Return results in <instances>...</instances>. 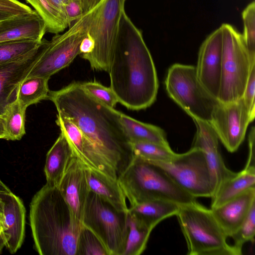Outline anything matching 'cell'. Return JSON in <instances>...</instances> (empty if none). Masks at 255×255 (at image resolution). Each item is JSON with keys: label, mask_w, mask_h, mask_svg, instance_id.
<instances>
[{"label": "cell", "mask_w": 255, "mask_h": 255, "mask_svg": "<svg viewBox=\"0 0 255 255\" xmlns=\"http://www.w3.org/2000/svg\"><path fill=\"white\" fill-rule=\"evenodd\" d=\"M255 203V187H254L211 210L226 236L231 237L243 223Z\"/></svg>", "instance_id": "20"}, {"label": "cell", "mask_w": 255, "mask_h": 255, "mask_svg": "<svg viewBox=\"0 0 255 255\" xmlns=\"http://www.w3.org/2000/svg\"><path fill=\"white\" fill-rule=\"evenodd\" d=\"M49 80L41 77H26L20 83L17 90L16 100L23 109L26 110L31 105L48 99Z\"/></svg>", "instance_id": "27"}, {"label": "cell", "mask_w": 255, "mask_h": 255, "mask_svg": "<svg viewBox=\"0 0 255 255\" xmlns=\"http://www.w3.org/2000/svg\"><path fill=\"white\" fill-rule=\"evenodd\" d=\"M3 210H4V203L1 197L0 196V221L3 224Z\"/></svg>", "instance_id": "45"}, {"label": "cell", "mask_w": 255, "mask_h": 255, "mask_svg": "<svg viewBox=\"0 0 255 255\" xmlns=\"http://www.w3.org/2000/svg\"><path fill=\"white\" fill-rule=\"evenodd\" d=\"M128 212L116 210L90 191L82 225L97 237L108 255H123L128 234Z\"/></svg>", "instance_id": "8"}, {"label": "cell", "mask_w": 255, "mask_h": 255, "mask_svg": "<svg viewBox=\"0 0 255 255\" xmlns=\"http://www.w3.org/2000/svg\"><path fill=\"white\" fill-rule=\"evenodd\" d=\"M83 5L84 13L85 14L90 11L98 5L102 0H81Z\"/></svg>", "instance_id": "41"}, {"label": "cell", "mask_w": 255, "mask_h": 255, "mask_svg": "<svg viewBox=\"0 0 255 255\" xmlns=\"http://www.w3.org/2000/svg\"><path fill=\"white\" fill-rule=\"evenodd\" d=\"M48 99L58 114L73 123L116 165L119 175L132 158L121 113L92 96L79 82L50 91Z\"/></svg>", "instance_id": "2"}, {"label": "cell", "mask_w": 255, "mask_h": 255, "mask_svg": "<svg viewBox=\"0 0 255 255\" xmlns=\"http://www.w3.org/2000/svg\"><path fill=\"white\" fill-rule=\"evenodd\" d=\"M255 129L253 127L249 132L248 136L249 153L246 163V166H255Z\"/></svg>", "instance_id": "39"}, {"label": "cell", "mask_w": 255, "mask_h": 255, "mask_svg": "<svg viewBox=\"0 0 255 255\" xmlns=\"http://www.w3.org/2000/svg\"><path fill=\"white\" fill-rule=\"evenodd\" d=\"M11 190L0 179V193H10Z\"/></svg>", "instance_id": "44"}, {"label": "cell", "mask_w": 255, "mask_h": 255, "mask_svg": "<svg viewBox=\"0 0 255 255\" xmlns=\"http://www.w3.org/2000/svg\"><path fill=\"white\" fill-rule=\"evenodd\" d=\"M128 234L123 255H139L146 249L152 230L128 212Z\"/></svg>", "instance_id": "28"}, {"label": "cell", "mask_w": 255, "mask_h": 255, "mask_svg": "<svg viewBox=\"0 0 255 255\" xmlns=\"http://www.w3.org/2000/svg\"><path fill=\"white\" fill-rule=\"evenodd\" d=\"M242 17L244 25V41L250 61L255 63V3L253 1L244 10Z\"/></svg>", "instance_id": "32"}, {"label": "cell", "mask_w": 255, "mask_h": 255, "mask_svg": "<svg viewBox=\"0 0 255 255\" xmlns=\"http://www.w3.org/2000/svg\"><path fill=\"white\" fill-rule=\"evenodd\" d=\"M118 181L130 206L153 200H164L184 205L195 197L180 187L159 166L132 157L119 173Z\"/></svg>", "instance_id": "4"}, {"label": "cell", "mask_w": 255, "mask_h": 255, "mask_svg": "<svg viewBox=\"0 0 255 255\" xmlns=\"http://www.w3.org/2000/svg\"><path fill=\"white\" fill-rule=\"evenodd\" d=\"M29 222L34 247L41 255H76L81 228L56 186L46 184L33 197Z\"/></svg>", "instance_id": "3"}, {"label": "cell", "mask_w": 255, "mask_h": 255, "mask_svg": "<svg viewBox=\"0 0 255 255\" xmlns=\"http://www.w3.org/2000/svg\"><path fill=\"white\" fill-rule=\"evenodd\" d=\"M73 156L70 143L64 132L61 130L59 136L46 155L44 171L47 184L58 186Z\"/></svg>", "instance_id": "21"}, {"label": "cell", "mask_w": 255, "mask_h": 255, "mask_svg": "<svg viewBox=\"0 0 255 255\" xmlns=\"http://www.w3.org/2000/svg\"><path fill=\"white\" fill-rule=\"evenodd\" d=\"M125 1L102 0L94 9L88 34L94 41V47L91 53L82 54L93 69L108 71Z\"/></svg>", "instance_id": "10"}, {"label": "cell", "mask_w": 255, "mask_h": 255, "mask_svg": "<svg viewBox=\"0 0 255 255\" xmlns=\"http://www.w3.org/2000/svg\"><path fill=\"white\" fill-rule=\"evenodd\" d=\"M222 64L218 100L227 103L242 98L252 64L243 35L232 25L222 24Z\"/></svg>", "instance_id": "6"}, {"label": "cell", "mask_w": 255, "mask_h": 255, "mask_svg": "<svg viewBox=\"0 0 255 255\" xmlns=\"http://www.w3.org/2000/svg\"><path fill=\"white\" fill-rule=\"evenodd\" d=\"M42 40L22 39L0 43V64L17 60L28 56L39 48Z\"/></svg>", "instance_id": "30"}, {"label": "cell", "mask_w": 255, "mask_h": 255, "mask_svg": "<svg viewBox=\"0 0 255 255\" xmlns=\"http://www.w3.org/2000/svg\"><path fill=\"white\" fill-rule=\"evenodd\" d=\"M57 187L69 207L74 224L82 227L84 207L90 190L86 168L75 155L69 161Z\"/></svg>", "instance_id": "15"}, {"label": "cell", "mask_w": 255, "mask_h": 255, "mask_svg": "<svg viewBox=\"0 0 255 255\" xmlns=\"http://www.w3.org/2000/svg\"><path fill=\"white\" fill-rule=\"evenodd\" d=\"M120 121L130 142H152L169 146L166 133L160 128L136 120L122 113Z\"/></svg>", "instance_id": "25"}, {"label": "cell", "mask_w": 255, "mask_h": 255, "mask_svg": "<svg viewBox=\"0 0 255 255\" xmlns=\"http://www.w3.org/2000/svg\"><path fill=\"white\" fill-rule=\"evenodd\" d=\"M6 239L3 233H0V254L1 253L2 250L5 246Z\"/></svg>", "instance_id": "43"}, {"label": "cell", "mask_w": 255, "mask_h": 255, "mask_svg": "<svg viewBox=\"0 0 255 255\" xmlns=\"http://www.w3.org/2000/svg\"><path fill=\"white\" fill-rule=\"evenodd\" d=\"M132 157L148 162H169L176 156L170 146L145 142H130Z\"/></svg>", "instance_id": "29"}, {"label": "cell", "mask_w": 255, "mask_h": 255, "mask_svg": "<svg viewBox=\"0 0 255 255\" xmlns=\"http://www.w3.org/2000/svg\"><path fill=\"white\" fill-rule=\"evenodd\" d=\"M82 87L92 96L109 106L114 108L118 103V98L110 87L97 82L81 83Z\"/></svg>", "instance_id": "35"}, {"label": "cell", "mask_w": 255, "mask_h": 255, "mask_svg": "<svg viewBox=\"0 0 255 255\" xmlns=\"http://www.w3.org/2000/svg\"></svg>", "instance_id": "48"}, {"label": "cell", "mask_w": 255, "mask_h": 255, "mask_svg": "<svg viewBox=\"0 0 255 255\" xmlns=\"http://www.w3.org/2000/svg\"><path fill=\"white\" fill-rule=\"evenodd\" d=\"M76 255H108L97 237L83 226L79 234Z\"/></svg>", "instance_id": "33"}, {"label": "cell", "mask_w": 255, "mask_h": 255, "mask_svg": "<svg viewBox=\"0 0 255 255\" xmlns=\"http://www.w3.org/2000/svg\"><path fill=\"white\" fill-rule=\"evenodd\" d=\"M161 167L183 190L192 196L212 198L214 192L208 164L204 152L191 147L169 162H150Z\"/></svg>", "instance_id": "11"}, {"label": "cell", "mask_w": 255, "mask_h": 255, "mask_svg": "<svg viewBox=\"0 0 255 255\" xmlns=\"http://www.w3.org/2000/svg\"><path fill=\"white\" fill-rule=\"evenodd\" d=\"M192 119L196 132L191 147L199 148L204 153L211 175L214 194L224 181L234 176L237 172L225 165L219 149V138L210 123L195 118Z\"/></svg>", "instance_id": "16"}, {"label": "cell", "mask_w": 255, "mask_h": 255, "mask_svg": "<svg viewBox=\"0 0 255 255\" xmlns=\"http://www.w3.org/2000/svg\"><path fill=\"white\" fill-rule=\"evenodd\" d=\"M222 46V31L220 27L202 43L195 67L200 83L217 99L221 80Z\"/></svg>", "instance_id": "14"}, {"label": "cell", "mask_w": 255, "mask_h": 255, "mask_svg": "<svg viewBox=\"0 0 255 255\" xmlns=\"http://www.w3.org/2000/svg\"><path fill=\"white\" fill-rule=\"evenodd\" d=\"M255 187V166H246L233 177L224 181L211 198V209L219 207Z\"/></svg>", "instance_id": "23"}, {"label": "cell", "mask_w": 255, "mask_h": 255, "mask_svg": "<svg viewBox=\"0 0 255 255\" xmlns=\"http://www.w3.org/2000/svg\"><path fill=\"white\" fill-rule=\"evenodd\" d=\"M165 87L170 98L192 119L210 122L219 101L200 83L195 66L179 63L171 65Z\"/></svg>", "instance_id": "7"}, {"label": "cell", "mask_w": 255, "mask_h": 255, "mask_svg": "<svg viewBox=\"0 0 255 255\" xmlns=\"http://www.w3.org/2000/svg\"><path fill=\"white\" fill-rule=\"evenodd\" d=\"M4 203L5 247L11 254L21 247L24 239L26 210L22 200L12 192L0 193Z\"/></svg>", "instance_id": "18"}, {"label": "cell", "mask_w": 255, "mask_h": 255, "mask_svg": "<svg viewBox=\"0 0 255 255\" xmlns=\"http://www.w3.org/2000/svg\"><path fill=\"white\" fill-rule=\"evenodd\" d=\"M253 121L241 98L227 103L219 101L209 123L226 148L234 152L244 141L248 125Z\"/></svg>", "instance_id": "12"}, {"label": "cell", "mask_w": 255, "mask_h": 255, "mask_svg": "<svg viewBox=\"0 0 255 255\" xmlns=\"http://www.w3.org/2000/svg\"><path fill=\"white\" fill-rule=\"evenodd\" d=\"M255 235V203L237 231L231 236L236 249L242 253L243 246L247 242H254Z\"/></svg>", "instance_id": "34"}, {"label": "cell", "mask_w": 255, "mask_h": 255, "mask_svg": "<svg viewBox=\"0 0 255 255\" xmlns=\"http://www.w3.org/2000/svg\"><path fill=\"white\" fill-rule=\"evenodd\" d=\"M67 0H59V1L63 4L65 3Z\"/></svg>", "instance_id": "47"}, {"label": "cell", "mask_w": 255, "mask_h": 255, "mask_svg": "<svg viewBox=\"0 0 255 255\" xmlns=\"http://www.w3.org/2000/svg\"><path fill=\"white\" fill-rule=\"evenodd\" d=\"M63 6L69 27L84 14L81 0H67Z\"/></svg>", "instance_id": "38"}, {"label": "cell", "mask_w": 255, "mask_h": 255, "mask_svg": "<svg viewBox=\"0 0 255 255\" xmlns=\"http://www.w3.org/2000/svg\"><path fill=\"white\" fill-rule=\"evenodd\" d=\"M56 123L68 138L74 155L86 168L118 179L116 165L73 123L58 114Z\"/></svg>", "instance_id": "13"}, {"label": "cell", "mask_w": 255, "mask_h": 255, "mask_svg": "<svg viewBox=\"0 0 255 255\" xmlns=\"http://www.w3.org/2000/svg\"><path fill=\"white\" fill-rule=\"evenodd\" d=\"M89 190L102 198L116 210L128 212L126 198L119 183L105 175L86 168Z\"/></svg>", "instance_id": "22"}, {"label": "cell", "mask_w": 255, "mask_h": 255, "mask_svg": "<svg viewBox=\"0 0 255 255\" xmlns=\"http://www.w3.org/2000/svg\"><path fill=\"white\" fill-rule=\"evenodd\" d=\"M108 72L110 87L118 103L128 109L144 110L156 100L158 81L152 56L141 31L125 9L121 15Z\"/></svg>", "instance_id": "1"}, {"label": "cell", "mask_w": 255, "mask_h": 255, "mask_svg": "<svg viewBox=\"0 0 255 255\" xmlns=\"http://www.w3.org/2000/svg\"><path fill=\"white\" fill-rule=\"evenodd\" d=\"M41 45L23 58L0 64V116L4 117L10 104L16 99L19 84L27 77L39 58Z\"/></svg>", "instance_id": "17"}, {"label": "cell", "mask_w": 255, "mask_h": 255, "mask_svg": "<svg viewBox=\"0 0 255 255\" xmlns=\"http://www.w3.org/2000/svg\"><path fill=\"white\" fill-rule=\"evenodd\" d=\"M12 16H14V15L8 13L0 12V20L6 19Z\"/></svg>", "instance_id": "46"}, {"label": "cell", "mask_w": 255, "mask_h": 255, "mask_svg": "<svg viewBox=\"0 0 255 255\" xmlns=\"http://www.w3.org/2000/svg\"><path fill=\"white\" fill-rule=\"evenodd\" d=\"M94 9L74 22L66 32L56 34L49 41L42 39L39 58L27 77L50 79L81 54L80 44L87 34Z\"/></svg>", "instance_id": "9"}, {"label": "cell", "mask_w": 255, "mask_h": 255, "mask_svg": "<svg viewBox=\"0 0 255 255\" xmlns=\"http://www.w3.org/2000/svg\"><path fill=\"white\" fill-rule=\"evenodd\" d=\"M4 118L0 116V139H6Z\"/></svg>", "instance_id": "42"}, {"label": "cell", "mask_w": 255, "mask_h": 255, "mask_svg": "<svg viewBox=\"0 0 255 255\" xmlns=\"http://www.w3.org/2000/svg\"><path fill=\"white\" fill-rule=\"evenodd\" d=\"M44 20L47 31L57 34L63 31L68 23L63 4L59 0H25Z\"/></svg>", "instance_id": "26"}, {"label": "cell", "mask_w": 255, "mask_h": 255, "mask_svg": "<svg viewBox=\"0 0 255 255\" xmlns=\"http://www.w3.org/2000/svg\"><path fill=\"white\" fill-rule=\"evenodd\" d=\"M25 111L16 99L8 107L3 117L6 140H20L25 134Z\"/></svg>", "instance_id": "31"}, {"label": "cell", "mask_w": 255, "mask_h": 255, "mask_svg": "<svg viewBox=\"0 0 255 255\" xmlns=\"http://www.w3.org/2000/svg\"><path fill=\"white\" fill-rule=\"evenodd\" d=\"M185 237L188 255H240L210 209L196 201L180 205L176 215Z\"/></svg>", "instance_id": "5"}, {"label": "cell", "mask_w": 255, "mask_h": 255, "mask_svg": "<svg viewBox=\"0 0 255 255\" xmlns=\"http://www.w3.org/2000/svg\"><path fill=\"white\" fill-rule=\"evenodd\" d=\"M94 47V41L92 37L88 35L82 40L80 46V50L82 54H86L91 53Z\"/></svg>", "instance_id": "40"}, {"label": "cell", "mask_w": 255, "mask_h": 255, "mask_svg": "<svg viewBox=\"0 0 255 255\" xmlns=\"http://www.w3.org/2000/svg\"><path fill=\"white\" fill-rule=\"evenodd\" d=\"M180 205L164 200L141 202L128 208V213L153 230L161 221L176 215Z\"/></svg>", "instance_id": "24"}, {"label": "cell", "mask_w": 255, "mask_h": 255, "mask_svg": "<svg viewBox=\"0 0 255 255\" xmlns=\"http://www.w3.org/2000/svg\"><path fill=\"white\" fill-rule=\"evenodd\" d=\"M33 11L34 9L18 0H0V12L17 15L30 13Z\"/></svg>", "instance_id": "37"}, {"label": "cell", "mask_w": 255, "mask_h": 255, "mask_svg": "<svg viewBox=\"0 0 255 255\" xmlns=\"http://www.w3.org/2000/svg\"><path fill=\"white\" fill-rule=\"evenodd\" d=\"M46 31L44 20L34 10L0 20V43L22 39L41 41Z\"/></svg>", "instance_id": "19"}, {"label": "cell", "mask_w": 255, "mask_h": 255, "mask_svg": "<svg viewBox=\"0 0 255 255\" xmlns=\"http://www.w3.org/2000/svg\"><path fill=\"white\" fill-rule=\"evenodd\" d=\"M255 64L251 68L242 100L253 120L255 118Z\"/></svg>", "instance_id": "36"}]
</instances>
